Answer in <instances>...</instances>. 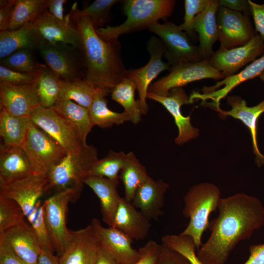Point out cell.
Wrapping results in <instances>:
<instances>
[{"mask_svg":"<svg viewBox=\"0 0 264 264\" xmlns=\"http://www.w3.org/2000/svg\"><path fill=\"white\" fill-rule=\"evenodd\" d=\"M219 215L208 225L210 236L197 254L203 264H225L241 241L264 224V207L256 197L237 193L220 198Z\"/></svg>","mask_w":264,"mask_h":264,"instance_id":"1","label":"cell"},{"mask_svg":"<svg viewBox=\"0 0 264 264\" xmlns=\"http://www.w3.org/2000/svg\"><path fill=\"white\" fill-rule=\"evenodd\" d=\"M81 37L86 72L84 79L96 88L111 92L128 75L118 39L105 40L97 34L88 17L70 19Z\"/></svg>","mask_w":264,"mask_h":264,"instance_id":"2","label":"cell"},{"mask_svg":"<svg viewBox=\"0 0 264 264\" xmlns=\"http://www.w3.org/2000/svg\"><path fill=\"white\" fill-rule=\"evenodd\" d=\"M98 159L97 149L87 144L78 152L66 154L47 175L48 190L66 192L71 202H76L80 197L85 179Z\"/></svg>","mask_w":264,"mask_h":264,"instance_id":"3","label":"cell"},{"mask_svg":"<svg viewBox=\"0 0 264 264\" xmlns=\"http://www.w3.org/2000/svg\"><path fill=\"white\" fill-rule=\"evenodd\" d=\"M174 0H126L123 10L126 21L116 26L108 25L96 29L105 40L118 39L119 36L149 28L160 19L169 17L174 10Z\"/></svg>","mask_w":264,"mask_h":264,"instance_id":"4","label":"cell"},{"mask_svg":"<svg viewBox=\"0 0 264 264\" xmlns=\"http://www.w3.org/2000/svg\"><path fill=\"white\" fill-rule=\"evenodd\" d=\"M220 198L219 188L209 182L194 185L184 197L183 214L190 220L181 233L193 239L197 250L201 246L202 236L208 228L209 216L217 209Z\"/></svg>","mask_w":264,"mask_h":264,"instance_id":"5","label":"cell"},{"mask_svg":"<svg viewBox=\"0 0 264 264\" xmlns=\"http://www.w3.org/2000/svg\"><path fill=\"white\" fill-rule=\"evenodd\" d=\"M21 148L34 172L46 175L67 154L55 140L32 121Z\"/></svg>","mask_w":264,"mask_h":264,"instance_id":"6","label":"cell"},{"mask_svg":"<svg viewBox=\"0 0 264 264\" xmlns=\"http://www.w3.org/2000/svg\"><path fill=\"white\" fill-rule=\"evenodd\" d=\"M38 50L45 65L61 80L84 79L86 68L80 49L64 43L44 41Z\"/></svg>","mask_w":264,"mask_h":264,"instance_id":"7","label":"cell"},{"mask_svg":"<svg viewBox=\"0 0 264 264\" xmlns=\"http://www.w3.org/2000/svg\"><path fill=\"white\" fill-rule=\"evenodd\" d=\"M170 72L152 84L148 92L167 95L175 88L182 87L195 81L212 79L218 81L224 78L221 73L214 68L208 60L181 63L170 67Z\"/></svg>","mask_w":264,"mask_h":264,"instance_id":"8","label":"cell"},{"mask_svg":"<svg viewBox=\"0 0 264 264\" xmlns=\"http://www.w3.org/2000/svg\"><path fill=\"white\" fill-rule=\"evenodd\" d=\"M148 29L157 35L163 43L165 57L170 67L181 63L204 60L199 53L198 45L192 43L188 35L179 25L172 22H157Z\"/></svg>","mask_w":264,"mask_h":264,"instance_id":"9","label":"cell"},{"mask_svg":"<svg viewBox=\"0 0 264 264\" xmlns=\"http://www.w3.org/2000/svg\"><path fill=\"white\" fill-rule=\"evenodd\" d=\"M69 195L65 192H55L43 203L44 219L54 252L58 257L63 254L71 240L70 230L66 226Z\"/></svg>","mask_w":264,"mask_h":264,"instance_id":"10","label":"cell"},{"mask_svg":"<svg viewBox=\"0 0 264 264\" xmlns=\"http://www.w3.org/2000/svg\"><path fill=\"white\" fill-rule=\"evenodd\" d=\"M147 47L150 56L148 63L139 68L128 70L127 75L136 85L139 97L137 100L142 115H146L148 111L147 94L151 83L161 72L170 68L168 63L162 60L165 47L161 40L152 37L147 42Z\"/></svg>","mask_w":264,"mask_h":264,"instance_id":"11","label":"cell"},{"mask_svg":"<svg viewBox=\"0 0 264 264\" xmlns=\"http://www.w3.org/2000/svg\"><path fill=\"white\" fill-rule=\"evenodd\" d=\"M264 52V42L256 34L246 44L229 49L220 48L208 59L210 65L224 78L238 73L244 66L252 63Z\"/></svg>","mask_w":264,"mask_h":264,"instance_id":"12","label":"cell"},{"mask_svg":"<svg viewBox=\"0 0 264 264\" xmlns=\"http://www.w3.org/2000/svg\"><path fill=\"white\" fill-rule=\"evenodd\" d=\"M216 18L220 48L242 46L255 35L249 16L241 12L220 6Z\"/></svg>","mask_w":264,"mask_h":264,"instance_id":"13","label":"cell"},{"mask_svg":"<svg viewBox=\"0 0 264 264\" xmlns=\"http://www.w3.org/2000/svg\"><path fill=\"white\" fill-rule=\"evenodd\" d=\"M264 70V54L247 65L237 74L225 77L210 87H203L202 93L193 91L189 96L191 103L200 100L201 104L215 110L220 108V100L227 96L235 88L248 80L260 75Z\"/></svg>","mask_w":264,"mask_h":264,"instance_id":"14","label":"cell"},{"mask_svg":"<svg viewBox=\"0 0 264 264\" xmlns=\"http://www.w3.org/2000/svg\"><path fill=\"white\" fill-rule=\"evenodd\" d=\"M32 122L55 140L67 154L79 152L83 144L72 129L52 108L40 106L30 116Z\"/></svg>","mask_w":264,"mask_h":264,"instance_id":"15","label":"cell"},{"mask_svg":"<svg viewBox=\"0 0 264 264\" xmlns=\"http://www.w3.org/2000/svg\"><path fill=\"white\" fill-rule=\"evenodd\" d=\"M90 224L99 245L119 264H133L139 260L140 253L132 247L133 240L123 233L112 227H104L96 218Z\"/></svg>","mask_w":264,"mask_h":264,"instance_id":"16","label":"cell"},{"mask_svg":"<svg viewBox=\"0 0 264 264\" xmlns=\"http://www.w3.org/2000/svg\"><path fill=\"white\" fill-rule=\"evenodd\" d=\"M47 190V175L38 173L10 184H0V196L16 201L22 208L25 217Z\"/></svg>","mask_w":264,"mask_h":264,"instance_id":"17","label":"cell"},{"mask_svg":"<svg viewBox=\"0 0 264 264\" xmlns=\"http://www.w3.org/2000/svg\"><path fill=\"white\" fill-rule=\"evenodd\" d=\"M147 98L161 104L173 117L178 130L175 139L176 144L182 145L199 135V130L192 126L190 117L184 116L181 113V107L191 104L189 96L182 88H173L167 95L148 92Z\"/></svg>","mask_w":264,"mask_h":264,"instance_id":"18","label":"cell"},{"mask_svg":"<svg viewBox=\"0 0 264 264\" xmlns=\"http://www.w3.org/2000/svg\"><path fill=\"white\" fill-rule=\"evenodd\" d=\"M41 106L34 85H14L0 83V106L9 113L20 117H30Z\"/></svg>","mask_w":264,"mask_h":264,"instance_id":"19","label":"cell"},{"mask_svg":"<svg viewBox=\"0 0 264 264\" xmlns=\"http://www.w3.org/2000/svg\"><path fill=\"white\" fill-rule=\"evenodd\" d=\"M70 231L71 240L59 257L60 264H94L99 243L90 224Z\"/></svg>","mask_w":264,"mask_h":264,"instance_id":"20","label":"cell"},{"mask_svg":"<svg viewBox=\"0 0 264 264\" xmlns=\"http://www.w3.org/2000/svg\"><path fill=\"white\" fill-rule=\"evenodd\" d=\"M0 239L26 264H38L41 248L32 227L25 221L0 233Z\"/></svg>","mask_w":264,"mask_h":264,"instance_id":"21","label":"cell"},{"mask_svg":"<svg viewBox=\"0 0 264 264\" xmlns=\"http://www.w3.org/2000/svg\"><path fill=\"white\" fill-rule=\"evenodd\" d=\"M227 102L231 107L229 110L221 109L215 110L222 118L230 116L241 120L249 130L253 145V152L259 165L264 164V155L259 149L257 141V125L260 115L264 112V100L253 107H248L246 101L239 96H227Z\"/></svg>","mask_w":264,"mask_h":264,"instance_id":"22","label":"cell"},{"mask_svg":"<svg viewBox=\"0 0 264 264\" xmlns=\"http://www.w3.org/2000/svg\"><path fill=\"white\" fill-rule=\"evenodd\" d=\"M35 173L23 150L19 146H0V184L8 185Z\"/></svg>","mask_w":264,"mask_h":264,"instance_id":"23","label":"cell"},{"mask_svg":"<svg viewBox=\"0 0 264 264\" xmlns=\"http://www.w3.org/2000/svg\"><path fill=\"white\" fill-rule=\"evenodd\" d=\"M168 188V184L163 180L149 176L137 189L132 203L150 220H157L163 215L162 209Z\"/></svg>","mask_w":264,"mask_h":264,"instance_id":"24","label":"cell"},{"mask_svg":"<svg viewBox=\"0 0 264 264\" xmlns=\"http://www.w3.org/2000/svg\"><path fill=\"white\" fill-rule=\"evenodd\" d=\"M32 23L44 41L51 43H64L80 49V34L71 21L69 23H64L46 9Z\"/></svg>","mask_w":264,"mask_h":264,"instance_id":"25","label":"cell"},{"mask_svg":"<svg viewBox=\"0 0 264 264\" xmlns=\"http://www.w3.org/2000/svg\"><path fill=\"white\" fill-rule=\"evenodd\" d=\"M111 227L132 240H141L148 235L151 224L150 220L137 210L132 202L121 197Z\"/></svg>","mask_w":264,"mask_h":264,"instance_id":"26","label":"cell"},{"mask_svg":"<svg viewBox=\"0 0 264 264\" xmlns=\"http://www.w3.org/2000/svg\"><path fill=\"white\" fill-rule=\"evenodd\" d=\"M219 0H208L205 9L195 19L194 30L198 35L199 53L203 60H208L213 53V46L219 40L217 13Z\"/></svg>","mask_w":264,"mask_h":264,"instance_id":"27","label":"cell"},{"mask_svg":"<svg viewBox=\"0 0 264 264\" xmlns=\"http://www.w3.org/2000/svg\"><path fill=\"white\" fill-rule=\"evenodd\" d=\"M43 41L32 22L16 30L0 31V58L21 49L38 50Z\"/></svg>","mask_w":264,"mask_h":264,"instance_id":"28","label":"cell"},{"mask_svg":"<svg viewBox=\"0 0 264 264\" xmlns=\"http://www.w3.org/2000/svg\"><path fill=\"white\" fill-rule=\"evenodd\" d=\"M118 184L104 177L89 176L85 180V184L90 187L98 198L103 220L109 227L112 225L121 198L117 190Z\"/></svg>","mask_w":264,"mask_h":264,"instance_id":"29","label":"cell"},{"mask_svg":"<svg viewBox=\"0 0 264 264\" xmlns=\"http://www.w3.org/2000/svg\"><path fill=\"white\" fill-rule=\"evenodd\" d=\"M52 109L64 119L79 140L87 144V137L94 126L88 109L66 99H59Z\"/></svg>","mask_w":264,"mask_h":264,"instance_id":"30","label":"cell"},{"mask_svg":"<svg viewBox=\"0 0 264 264\" xmlns=\"http://www.w3.org/2000/svg\"><path fill=\"white\" fill-rule=\"evenodd\" d=\"M109 93L107 91L100 89L95 95L88 109L91 121L94 126L107 128L114 125H118L126 121H131L130 115L124 111L117 112L108 108L106 96Z\"/></svg>","mask_w":264,"mask_h":264,"instance_id":"31","label":"cell"},{"mask_svg":"<svg viewBox=\"0 0 264 264\" xmlns=\"http://www.w3.org/2000/svg\"><path fill=\"white\" fill-rule=\"evenodd\" d=\"M31 122L30 117L14 116L0 107V135L3 143L21 147Z\"/></svg>","mask_w":264,"mask_h":264,"instance_id":"32","label":"cell"},{"mask_svg":"<svg viewBox=\"0 0 264 264\" xmlns=\"http://www.w3.org/2000/svg\"><path fill=\"white\" fill-rule=\"evenodd\" d=\"M62 80L46 65L41 64L34 84L41 106L52 108L59 98Z\"/></svg>","mask_w":264,"mask_h":264,"instance_id":"33","label":"cell"},{"mask_svg":"<svg viewBox=\"0 0 264 264\" xmlns=\"http://www.w3.org/2000/svg\"><path fill=\"white\" fill-rule=\"evenodd\" d=\"M149 177L146 168L131 151L126 154L124 164L119 174L125 189V199L132 202L135 193Z\"/></svg>","mask_w":264,"mask_h":264,"instance_id":"34","label":"cell"},{"mask_svg":"<svg viewBox=\"0 0 264 264\" xmlns=\"http://www.w3.org/2000/svg\"><path fill=\"white\" fill-rule=\"evenodd\" d=\"M136 89L134 82L127 76L111 92V99L123 107L124 111L130 115L131 122L133 124L141 121L142 115L138 101L134 98Z\"/></svg>","mask_w":264,"mask_h":264,"instance_id":"35","label":"cell"},{"mask_svg":"<svg viewBox=\"0 0 264 264\" xmlns=\"http://www.w3.org/2000/svg\"><path fill=\"white\" fill-rule=\"evenodd\" d=\"M100 89L84 79L74 81L62 80L59 99L70 100L88 109Z\"/></svg>","mask_w":264,"mask_h":264,"instance_id":"36","label":"cell"},{"mask_svg":"<svg viewBox=\"0 0 264 264\" xmlns=\"http://www.w3.org/2000/svg\"><path fill=\"white\" fill-rule=\"evenodd\" d=\"M49 0H15V6L9 30L17 29L33 22L47 9Z\"/></svg>","mask_w":264,"mask_h":264,"instance_id":"37","label":"cell"},{"mask_svg":"<svg viewBox=\"0 0 264 264\" xmlns=\"http://www.w3.org/2000/svg\"><path fill=\"white\" fill-rule=\"evenodd\" d=\"M118 2L119 0H96L82 10L78 8L75 3L67 15L70 19L82 16L88 17L94 27L97 29L104 27V25L109 22L111 9Z\"/></svg>","mask_w":264,"mask_h":264,"instance_id":"38","label":"cell"},{"mask_svg":"<svg viewBox=\"0 0 264 264\" xmlns=\"http://www.w3.org/2000/svg\"><path fill=\"white\" fill-rule=\"evenodd\" d=\"M126 154L122 151H110L107 156L94 163L89 176L104 177L119 183V174L125 162Z\"/></svg>","mask_w":264,"mask_h":264,"instance_id":"39","label":"cell"},{"mask_svg":"<svg viewBox=\"0 0 264 264\" xmlns=\"http://www.w3.org/2000/svg\"><path fill=\"white\" fill-rule=\"evenodd\" d=\"M34 52L30 48L18 50L0 59V65L17 71L36 74L41 64L36 61Z\"/></svg>","mask_w":264,"mask_h":264,"instance_id":"40","label":"cell"},{"mask_svg":"<svg viewBox=\"0 0 264 264\" xmlns=\"http://www.w3.org/2000/svg\"><path fill=\"white\" fill-rule=\"evenodd\" d=\"M161 242L162 244L185 257L191 264H203L196 253V247L191 237L181 233L167 234L162 237Z\"/></svg>","mask_w":264,"mask_h":264,"instance_id":"41","label":"cell"},{"mask_svg":"<svg viewBox=\"0 0 264 264\" xmlns=\"http://www.w3.org/2000/svg\"><path fill=\"white\" fill-rule=\"evenodd\" d=\"M26 218L34 231L41 248L54 252L44 221L43 204L40 199Z\"/></svg>","mask_w":264,"mask_h":264,"instance_id":"42","label":"cell"},{"mask_svg":"<svg viewBox=\"0 0 264 264\" xmlns=\"http://www.w3.org/2000/svg\"><path fill=\"white\" fill-rule=\"evenodd\" d=\"M24 217L16 201L0 196V233L24 221Z\"/></svg>","mask_w":264,"mask_h":264,"instance_id":"43","label":"cell"},{"mask_svg":"<svg viewBox=\"0 0 264 264\" xmlns=\"http://www.w3.org/2000/svg\"><path fill=\"white\" fill-rule=\"evenodd\" d=\"M208 0H185V15L180 29L188 35H193V24L196 16L205 8Z\"/></svg>","mask_w":264,"mask_h":264,"instance_id":"44","label":"cell"},{"mask_svg":"<svg viewBox=\"0 0 264 264\" xmlns=\"http://www.w3.org/2000/svg\"><path fill=\"white\" fill-rule=\"evenodd\" d=\"M36 74H30L15 71L0 66V83L14 85H32L35 83Z\"/></svg>","mask_w":264,"mask_h":264,"instance_id":"45","label":"cell"},{"mask_svg":"<svg viewBox=\"0 0 264 264\" xmlns=\"http://www.w3.org/2000/svg\"><path fill=\"white\" fill-rule=\"evenodd\" d=\"M161 244L149 240L139 249L140 258L133 264H156L160 254Z\"/></svg>","mask_w":264,"mask_h":264,"instance_id":"46","label":"cell"},{"mask_svg":"<svg viewBox=\"0 0 264 264\" xmlns=\"http://www.w3.org/2000/svg\"><path fill=\"white\" fill-rule=\"evenodd\" d=\"M156 264H191V263L180 253L161 244L160 254Z\"/></svg>","mask_w":264,"mask_h":264,"instance_id":"47","label":"cell"},{"mask_svg":"<svg viewBox=\"0 0 264 264\" xmlns=\"http://www.w3.org/2000/svg\"><path fill=\"white\" fill-rule=\"evenodd\" d=\"M15 6V0H0V31L9 30Z\"/></svg>","mask_w":264,"mask_h":264,"instance_id":"48","label":"cell"},{"mask_svg":"<svg viewBox=\"0 0 264 264\" xmlns=\"http://www.w3.org/2000/svg\"><path fill=\"white\" fill-rule=\"evenodd\" d=\"M248 2L253 16L255 30L264 42V4H257L251 0H248Z\"/></svg>","mask_w":264,"mask_h":264,"instance_id":"49","label":"cell"},{"mask_svg":"<svg viewBox=\"0 0 264 264\" xmlns=\"http://www.w3.org/2000/svg\"><path fill=\"white\" fill-rule=\"evenodd\" d=\"M0 264H26L12 249L0 239Z\"/></svg>","mask_w":264,"mask_h":264,"instance_id":"50","label":"cell"},{"mask_svg":"<svg viewBox=\"0 0 264 264\" xmlns=\"http://www.w3.org/2000/svg\"><path fill=\"white\" fill-rule=\"evenodd\" d=\"M219 2L220 6L231 10L241 12L248 16L251 14L248 0H219Z\"/></svg>","mask_w":264,"mask_h":264,"instance_id":"51","label":"cell"},{"mask_svg":"<svg viewBox=\"0 0 264 264\" xmlns=\"http://www.w3.org/2000/svg\"><path fill=\"white\" fill-rule=\"evenodd\" d=\"M67 1L66 0H49L47 10L61 22L69 23L66 22V17L64 16V5Z\"/></svg>","mask_w":264,"mask_h":264,"instance_id":"52","label":"cell"},{"mask_svg":"<svg viewBox=\"0 0 264 264\" xmlns=\"http://www.w3.org/2000/svg\"><path fill=\"white\" fill-rule=\"evenodd\" d=\"M249 252L250 256L243 264H264V244L252 245Z\"/></svg>","mask_w":264,"mask_h":264,"instance_id":"53","label":"cell"},{"mask_svg":"<svg viewBox=\"0 0 264 264\" xmlns=\"http://www.w3.org/2000/svg\"><path fill=\"white\" fill-rule=\"evenodd\" d=\"M38 264H60L59 258L51 251L41 249Z\"/></svg>","mask_w":264,"mask_h":264,"instance_id":"54","label":"cell"},{"mask_svg":"<svg viewBox=\"0 0 264 264\" xmlns=\"http://www.w3.org/2000/svg\"><path fill=\"white\" fill-rule=\"evenodd\" d=\"M94 264H119L102 246L99 245Z\"/></svg>","mask_w":264,"mask_h":264,"instance_id":"55","label":"cell"},{"mask_svg":"<svg viewBox=\"0 0 264 264\" xmlns=\"http://www.w3.org/2000/svg\"><path fill=\"white\" fill-rule=\"evenodd\" d=\"M261 80L264 83V70L259 76Z\"/></svg>","mask_w":264,"mask_h":264,"instance_id":"56","label":"cell"}]
</instances>
